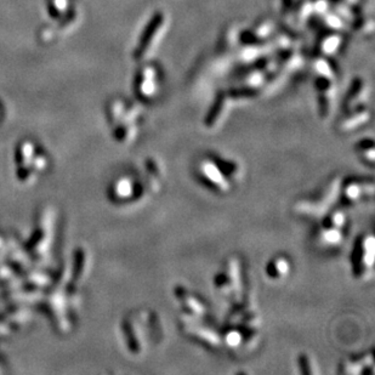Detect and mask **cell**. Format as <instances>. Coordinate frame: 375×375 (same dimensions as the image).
I'll return each instance as SVG.
<instances>
[{
    "label": "cell",
    "instance_id": "obj_8",
    "mask_svg": "<svg viewBox=\"0 0 375 375\" xmlns=\"http://www.w3.org/2000/svg\"><path fill=\"white\" fill-rule=\"evenodd\" d=\"M338 187L330 184L327 189H323V192H321L320 194L313 195L312 198H310L309 201H300L296 209L299 212L305 215H323L326 212L324 209L328 210L330 201L334 199L335 194H338Z\"/></svg>",
    "mask_w": 375,
    "mask_h": 375
},
{
    "label": "cell",
    "instance_id": "obj_5",
    "mask_svg": "<svg viewBox=\"0 0 375 375\" xmlns=\"http://www.w3.org/2000/svg\"><path fill=\"white\" fill-rule=\"evenodd\" d=\"M374 237L362 234L355 242L351 254V266L354 276L358 279H366L372 273L374 266Z\"/></svg>",
    "mask_w": 375,
    "mask_h": 375
},
{
    "label": "cell",
    "instance_id": "obj_2",
    "mask_svg": "<svg viewBox=\"0 0 375 375\" xmlns=\"http://www.w3.org/2000/svg\"><path fill=\"white\" fill-rule=\"evenodd\" d=\"M346 223L348 216L344 211L334 210L328 212L316 227V244L323 249H337L340 247L346 236Z\"/></svg>",
    "mask_w": 375,
    "mask_h": 375
},
{
    "label": "cell",
    "instance_id": "obj_3",
    "mask_svg": "<svg viewBox=\"0 0 375 375\" xmlns=\"http://www.w3.org/2000/svg\"><path fill=\"white\" fill-rule=\"evenodd\" d=\"M214 285L223 298L236 302L242 301L240 296L243 289V275L239 260L233 257L228 259L215 276Z\"/></svg>",
    "mask_w": 375,
    "mask_h": 375
},
{
    "label": "cell",
    "instance_id": "obj_9",
    "mask_svg": "<svg viewBox=\"0 0 375 375\" xmlns=\"http://www.w3.org/2000/svg\"><path fill=\"white\" fill-rule=\"evenodd\" d=\"M373 183L361 179H350L341 187V195H343L344 203L348 205H356L360 201H363L367 197H373V186H369Z\"/></svg>",
    "mask_w": 375,
    "mask_h": 375
},
{
    "label": "cell",
    "instance_id": "obj_10",
    "mask_svg": "<svg viewBox=\"0 0 375 375\" xmlns=\"http://www.w3.org/2000/svg\"><path fill=\"white\" fill-rule=\"evenodd\" d=\"M175 295L184 310V317L197 318V320L204 318L206 309L203 302L199 299H197V296H194L188 290L185 289V287H176Z\"/></svg>",
    "mask_w": 375,
    "mask_h": 375
},
{
    "label": "cell",
    "instance_id": "obj_11",
    "mask_svg": "<svg viewBox=\"0 0 375 375\" xmlns=\"http://www.w3.org/2000/svg\"><path fill=\"white\" fill-rule=\"evenodd\" d=\"M292 265L288 257L285 256H276L272 257L266 265V276L272 281H282L289 276Z\"/></svg>",
    "mask_w": 375,
    "mask_h": 375
},
{
    "label": "cell",
    "instance_id": "obj_13",
    "mask_svg": "<svg viewBox=\"0 0 375 375\" xmlns=\"http://www.w3.org/2000/svg\"><path fill=\"white\" fill-rule=\"evenodd\" d=\"M299 365H300V369L301 373L304 374H315L316 369L315 366H313V361L311 360V357L309 355H300L299 356Z\"/></svg>",
    "mask_w": 375,
    "mask_h": 375
},
{
    "label": "cell",
    "instance_id": "obj_1",
    "mask_svg": "<svg viewBox=\"0 0 375 375\" xmlns=\"http://www.w3.org/2000/svg\"><path fill=\"white\" fill-rule=\"evenodd\" d=\"M128 349L131 354L140 355L146 348L148 334L162 338V324L153 313H134L123 321L122 326Z\"/></svg>",
    "mask_w": 375,
    "mask_h": 375
},
{
    "label": "cell",
    "instance_id": "obj_4",
    "mask_svg": "<svg viewBox=\"0 0 375 375\" xmlns=\"http://www.w3.org/2000/svg\"><path fill=\"white\" fill-rule=\"evenodd\" d=\"M47 157L37 150L30 142H26L17 152L18 179L22 183H33L39 175L44 174L47 168Z\"/></svg>",
    "mask_w": 375,
    "mask_h": 375
},
{
    "label": "cell",
    "instance_id": "obj_12",
    "mask_svg": "<svg viewBox=\"0 0 375 375\" xmlns=\"http://www.w3.org/2000/svg\"><path fill=\"white\" fill-rule=\"evenodd\" d=\"M357 155L363 162L369 165L374 164V146L373 140H363L356 147Z\"/></svg>",
    "mask_w": 375,
    "mask_h": 375
},
{
    "label": "cell",
    "instance_id": "obj_7",
    "mask_svg": "<svg viewBox=\"0 0 375 375\" xmlns=\"http://www.w3.org/2000/svg\"><path fill=\"white\" fill-rule=\"evenodd\" d=\"M197 175L200 183L205 185L211 191L217 193H228L232 189V184L227 176L217 165L214 158H205L197 165Z\"/></svg>",
    "mask_w": 375,
    "mask_h": 375
},
{
    "label": "cell",
    "instance_id": "obj_6",
    "mask_svg": "<svg viewBox=\"0 0 375 375\" xmlns=\"http://www.w3.org/2000/svg\"><path fill=\"white\" fill-rule=\"evenodd\" d=\"M146 192H152L147 179L145 183H141L131 176H120L111 185L110 198L112 201L125 203V201L139 200Z\"/></svg>",
    "mask_w": 375,
    "mask_h": 375
}]
</instances>
